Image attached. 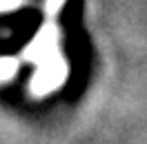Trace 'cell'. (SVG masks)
<instances>
[{"label": "cell", "instance_id": "7a4b0ae2", "mask_svg": "<svg viewBox=\"0 0 147 144\" xmlns=\"http://www.w3.org/2000/svg\"><path fill=\"white\" fill-rule=\"evenodd\" d=\"M22 60L34 64H40L45 60H51L56 55H60V31L54 22H45L36 31V36L31 38L25 49H22Z\"/></svg>", "mask_w": 147, "mask_h": 144}, {"label": "cell", "instance_id": "5b68a950", "mask_svg": "<svg viewBox=\"0 0 147 144\" xmlns=\"http://www.w3.org/2000/svg\"><path fill=\"white\" fill-rule=\"evenodd\" d=\"M25 0H0V13H7V11H16L18 7H22Z\"/></svg>", "mask_w": 147, "mask_h": 144}, {"label": "cell", "instance_id": "6da1fadb", "mask_svg": "<svg viewBox=\"0 0 147 144\" xmlns=\"http://www.w3.org/2000/svg\"><path fill=\"white\" fill-rule=\"evenodd\" d=\"M67 75H69L67 62L63 60V55H56L51 60L36 64V73L29 80V91L36 98L49 95V93H54L58 87H63L67 82Z\"/></svg>", "mask_w": 147, "mask_h": 144}, {"label": "cell", "instance_id": "3957f363", "mask_svg": "<svg viewBox=\"0 0 147 144\" xmlns=\"http://www.w3.org/2000/svg\"><path fill=\"white\" fill-rule=\"evenodd\" d=\"M18 67L20 62L16 58H11V55H2L0 58V82H9L16 78V73H18Z\"/></svg>", "mask_w": 147, "mask_h": 144}, {"label": "cell", "instance_id": "277c9868", "mask_svg": "<svg viewBox=\"0 0 147 144\" xmlns=\"http://www.w3.org/2000/svg\"><path fill=\"white\" fill-rule=\"evenodd\" d=\"M65 2H67V0H45V13L49 18H56V16L63 11Z\"/></svg>", "mask_w": 147, "mask_h": 144}]
</instances>
